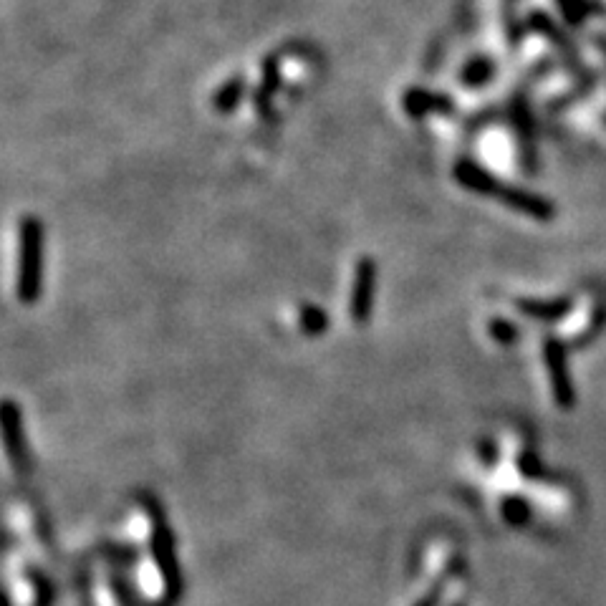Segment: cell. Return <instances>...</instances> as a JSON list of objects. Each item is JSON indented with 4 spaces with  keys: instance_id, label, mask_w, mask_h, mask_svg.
<instances>
[{
    "instance_id": "cell-1",
    "label": "cell",
    "mask_w": 606,
    "mask_h": 606,
    "mask_svg": "<svg viewBox=\"0 0 606 606\" xmlns=\"http://www.w3.org/2000/svg\"><path fill=\"white\" fill-rule=\"evenodd\" d=\"M144 508L149 513V521H152V536H149V543H152V559H155L157 571L162 576V584H165V606H175L182 596V569L180 561H177V548H175V533H172L170 521H167L165 511H162V505L157 503L152 495H142Z\"/></svg>"
},
{
    "instance_id": "cell-2",
    "label": "cell",
    "mask_w": 606,
    "mask_h": 606,
    "mask_svg": "<svg viewBox=\"0 0 606 606\" xmlns=\"http://www.w3.org/2000/svg\"><path fill=\"white\" fill-rule=\"evenodd\" d=\"M46 233L43 223L33 215L21 220L18 228V301L31 306L43 293V258H46Z\"/></svg>"
},
{
    "instance_id": "cell-3",
    "label": "cell",
    "mask_w": 606,
    "mask_h": 606,
    "mask_svg": "<svg viewBox=\"0 0 606 606\" xmlns=\"http://www.w3.org/2000/svg\"><path fill=\"white\" fill-rule=\"evenodd\" d=\"M543 359L548 367V382H551L553 402L559 404L561 410H569L574 404V382H571L569 372V349L561 339L548 336L543 341Z\"/></svg>"
},
{
    "instance_id": "cell-4",
    "label": "cell",
    "mask_w": 606,
    "mask_h": 606,
    "mask_svg": "<svg viewBox=\"0 0 606 606\" xmlns=\"http://www.w3.org/2000/svg\"><path fill=\"white\" fill-rule=\"evenodd\" d=\"M374 291H377V263L374 258H359L351 288V319L357 326H367L374 311Z\"/></svg>"
},
{
    "instance_id": "cell-5",
    "label": "cell",
    "mask_w": 606,
    "mask_h": 606,
    "mask_svg": "<svg viewBox=\"0 0 606 606\" xmlns=\"http://www.w3.org/2000/svg\"><path fill=\"white\" fill-rule=\"evenodd\" d=\"M0 420H3V440H6V450L13 468H16L18 473H28L31 458H28L26 430H23V412L18 410L13 399H6Z\"/></svg>"
},
{
    "instance_id": "cell-6",
    "label": "cell",
    "mask_w": 606,
    "mask_h": 606,
    "mask_svg": "<svg viewBox=\"0 0 606 606\" xmlns=\"http://www.w3.org/2000/svg\"><path fill=\"white\" fill-rule=\"evenodd\" d=\"M516 309L528 319L553 324V321H561L566 314H571L574 298H548V301L546 298H521V301H516Z\"/></svg>"
},
{
    "instance_id": "cell-7",
    "label": "cell",
    "mask_w": 606,
    "mask_h": 606,
    "mask_svg": "<svg viewBox=\"0 0 606 606\" xmlns=\"http://www.w3.org/2000/svg\"><path fill=\"white\" fill-rule=\"evenodd\" d=\"M500 516L511 523V526L523 528L531 521V503L526 498H521V495H505L500 500Z\"/></svg>"
},
{
    "instance_id": "cell-8",
    "label": "cell",
    "mask_w": 606,
    "mask_h": 606,
    "mask_svg": "<svg viewBox=\"0 0 606 606\" xmlns=\"http://www.w3.org/2000/svg\"><path fill=\"white\" fill-rule=\"evenodd\" d=\"M298 329L306 336L324 334V331L329 329V314H326L324 309H319V306L306 303V306L298 309Z\"/></svg>"
},
{
    "instance_id": "cell-9",
    "label": "cell",
    "mask_w": 606,
    "mask_h": 606,
    "mask_svg": "<svg viewBox=\"0 0 606 606\" xmlns=\"http://www.w3.org/2000/svg\"><path fill=\"white\" fill-rule=\"evenodd\" d=\"M488 329H490V336H493V339L503 346L513 344V341L518 339L516 326H513L508 319H500V316H493V319H490Z\"/></svg>"
},
{
    "instance_id": "cell-10",
    "label": "cell",
    "mask_w": 606,
    "mask_h": 606,
    "mask_svg": "<svg viewBox=\"0 0 606 606\" xmlns=\"http://www.w3.org/2000/svg\"><path fill=\"white\" fill-rule=\"evenodd\" d=\"M518 470H521V475H526V478L531 480H541L543 475H546L541 458H538L533 450H523L521 455H518Z\"/></svg>"
},
{
    "instance_id": "cell-11",
    "label": "cell",
    "mask_w": 606,
    "mask_h": 606,
    "mask_svg": "<svg viewBox=\"0 0 606 606\" xmlns=\"http://www.w3.org/2000/svg\"><path fill=\"white\" fill-rule=\"evenodd\" d=\"M31 581L36 586V601H33V606H51V601H54V584L43 574H38V571H31Z\"/></svg>"
},
{
    "instance_id": "cell-12",
    "label": "cell",
    "mask_w": 606,
    "mask_h": 606,
    "mask_svg": "<svg viewBox=\"0 0 606 606\" xmlns=\"http://www.w3.org/2000/svg\"><path fill=\"white\" fill-rule=\"evenodd\" d=\"M112 589H114V594H117L119 604H122V606H139L137 599H134L132 591L127 589V584H124V581L112 579Z\"/></svg>"
},
{
    "instance_id": "cell-13",
    "label": "cell",
    "mask_w": 606,
    "mask_h": 606,
    "mask_svg": "<svg viewBox=\"0 0 606 606\" xmlns=\"http://www.w3.org/2000/svg\"><path fill=\"white\" fill-rule=\"evenodd\" d=\"M440 596H442V581H437L425 596H420V599L415 601V606H437L440 604Z\"/></svg>"
},
{
    "instance_id": "cell-14",
    "label": "cell",
    "mask_w": 606,
    "mask_h": 606,
    "mask_svg": "<svg viewBox=\"0 0 606 606\" xmlns=\"http://www.w3.org/2000/svg\"><path fill=\"white\" fill-rule=\"evenodd\" d=\"M480 458H483L485 465H493L498 460V445L493 440L480 442Z\"/></svg>"
},
{
    "instance_id": "cell-15",
    "label": "cell",
    "mask_w": 606,
    "mask_h": 606,
    "mask_svg": "<svg viewBox=\"0 0 606 606\" xmlns=\"http://www.w3.org/2000/svg\"><path fill=\"white\" fill-rule=\"evenodd\" d=\"M3 606H11V594H8V589L3 591Z\"/></svg>"
},
{
    "instance_id": "cell-16",
    "label": "cell",
    "mask_w": 606,
    "mask_h": 606,
    "mask_svg": "<svg viewBox=\"0 0 606 606\" xmlns=\"http://www.w3.org/2000/svg\"><path fill=\"white\" fill-rule=\"evenodd\" d=\"M458 606H463V604H458Z\"/></svg>"
}]
</instances>
